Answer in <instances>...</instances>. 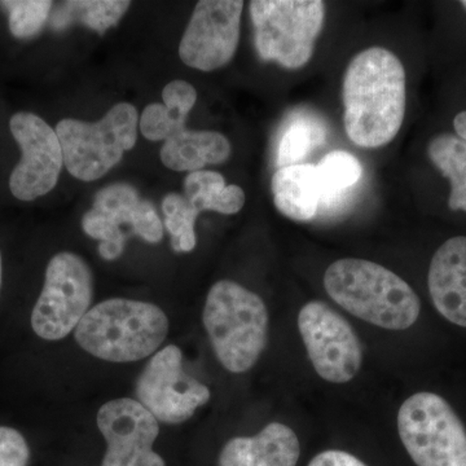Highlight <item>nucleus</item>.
<instances>
[{
	"label": "nucleus",
	"instance_id": "obj_22",
	"mask_svg": "<svg viewBox=\"0 0 466 466\" xmlns=\"http://www.w3.org/2000/svg\"><path fill=\"white\" fill-rule=\"evenodd\" d=\"M325 137L327 131L317 116L299 113L289 119L279 142L278 168L300 164L312 149L323 146Z\"/></svg>",
	"mask_w": 466,
	"mask_h": 466
},
{
	"label": "nucleus",
	"instance_id": "obj_5",
	"mask_svg": "<svg viewBox=\"0 0 466 466\" xmlns=\"http://www.w3.org/2000/svg\"><path fill=\"white\" fill-rule=\"evenodd\" d=\"M139 115L128 103L113 106L100 121L61 119L56 128L64 165L70 175L84 182L100 179L116 167L137 140Z\"/></svg>",
	"mask_w": 466,
	"mask_h": 466
},
{
	"label": "nucleus",
	"instance_id": "obj_6",
	"mask_svg": "<svg viewBox=\"0 0 466 466\" xmlns=\"http://www.w3.org/2000/svg\"><path fill=\"white\" fill-rule=\"evenodd\" d=\"M254 42L263 61L285 69H300L311 60L323 30L325 3L320 0H254L250 2Z\"/></svg>",
	"mask_w": 466,
	"mask_h": 466
},
{
	"label": "nucleus",
	"instance_id": "obj_25",
	"mask_svg": "<svg viewBox=\"0 0 466 466\" xmlns=\"http://www.w3.org/2000/svg\"><path fill=\"white\" fill-rule=\"evenodd\" d=\"M142 201L139 192L131 184L115 183L97 192L92 208L108 217L118 227L133 228Z\"/></svg>",
	"mask_w": 466,
	"mask_h": 466
},
{
	"label": "nucleus",
	"instance_id": "obj_30",
	"mask_svg": "<svg viewBox=\"0 0 466 466\" xmlns=\"http://www.w3.org/2000/svg\"><path fill=\"white\" fill-rule=\"evenodd\" d=\"M309 466H367L363 461L345 451L329 450L319 453Z\"/></svg>",
	"mask_w": 466,
	"mask_h": 466
},
{
	"label": "nucleus",
	"instance_id": "obj_3",
	"mask_svg": "<svg viewBox=\"0 0 466 466\" xmlns=\"http://www.w3.org/2000/svg\"><path fill=\"white\" fill-rule=\"evenodd\" d=\"M168 319L153 303L110 299L91 308L75 330L79 348L110 363H133L155 355L167 339Z\"/></svg>",
	"mask_w": 466,
	"mask_h": 466
},
{
	"label": "nucleus",
	"instance_id": "obj_13",
	"mask_svg": "<svg viewBox=\"0 0 466 466\" xmlns=\"http://www.w3.org/2000/svg\"><path fill=\"white\" fill-rule=\"evenodd\" d=\"M97 428L108 446L101 466H167L153 450L158 420L137 400L106 401L97 413Z\"/></svg>",
	"mask_w": 466,
	"mask_h": 466
},
{
	"label": "nucleus",
	"instance_id": "obj_12",
	"mask_svg": "<svg viewBox=\"0 0 466 466\" xmlns=\"http://www.w3.org/2000/svg\"><path fill=\"white\" fill-rule=\"evenodd\" d=\"M242 9L238 0L198 2L180 42V60L201 72L227 66L238 51Z\"/></svg>",
	"mask_w": 466,
	"mask_h": 466
},
{
	"label": "nucleus",
	"instance_id": "obj_11",
	"mask_svg": "<svg viewBox=\"0 0 466 466\" xmlns=\"http://www.w3.org/2000/svg\"><path fill=\"white\" fill-rule=\"evenodd\" d=\"M299 328L314 370L325 381H351L363 363V349L351 325L327 303L300 309Z\"/></svg>",
	"mask_w": 466,
	"mask_h": 466
},
{
	"label": "nucleus",
	"instance_id": "obj_9",
	"mask_svg": "<svg viewBox=\"0 0 466 466\" xmlns=\"http://www.w3.org/2000/svg\"><path fill=\"white\" fill-rule=\"evenodd\" d=\"M137 400L158 422L177 425L188 421L210 400V390L183 368L182 350L175 345L158 350L135 383Z\"/></svg>",
	"mask_w": 466,
	"mask_h": 466
},
{
	"label": "nucleus",
	"instance_id": "obj_20",
	"mask_svg": "<svg viewBox=\"0 0 466 466\" xmlns=\"http://www.w3.org/2000/svg\"><path fill=\"white\" fill-rule=\"evenodd\" d=\"M428 156L450 180L449 208L466 213V142L456 134L437 135L429 143Z\"/></svg>",
	"mask_w": 466,
	"mask_h": 466
},
{
	"label": "nucleus",
	"instance_id": "obj_27",
	"mask_svg": "<svg viewBox=\"0 0 466 466\" xmlns=\"http://www.w3.org/2000/svg\"><path fill=\"white\" fill-rule=\"evenodd\" d=\"M130 5V2H116V0L66 3L67 7L75 11L76 17H78L86 26L100 34L115 26Z\"/></svg>",
	"mask_w": 466,
	"mask_h": 466
},
{
	"label": "nucleus",
	"instance_id": "obj_4",
	"mask_svg": "<svg viewBox=\"0 0 466 466\" xmlns=\"http://www.w3.org/2000/svg\"><path fill=\"white\" fill-rule=\"evenodd\" d=\"M202 321L225 370L244 373L256 366L268 341V311L258 294L235 281H218L208 290Z\"/></svg>",
	"mask_w": 466,
	"mask_h": 466
},
{
	"label": "nucleus",
	"instance_id": "obj_19",
	"mask_svg": "<svg viewBox=\"0 0 466 466\" xmlns=\"http://www.w3.org/2000/svg\"><path fill=\"white\" fill-rule=\"evenodd\" d=\"M184 191L193 208L201 211H217L225 216L238 213L244 208L245 192L236 184L227 186L225 177L217 171H193L184 180Z\"/></svg>",
	"mask_w": 466,
	"mask_h": 466
},
{
	"label": "nucleus",
	"instance_id": "obj_23",
	"mask_svg": "<svg viewBox=\"0 0 466 466\" xmlns=\"http://www.w3.org/2000/svg\"><path fill=\"white\" fill-rule=\"evenodd\" d=\"M165 214V228L170 233L171 247L177 253H188L196 248V219L200 216L179 193H168L162 202Z\"/></svg>",
	"mask_w": 466,
	"mask_h": 466
},
{
	"label": "nucleus",
	"instance_id": "obj_18",
	"mask_svg": "<svg viewBox=\"0 0 466 466\" xmlns=\"http://www.w3.org/2000/svg\"><path fill=\"white\" fill-rule=\"evenodd\" d=\"M164 104H150L144 109L139 127L150 142L171 139L186 130L187 116L198 101V91L188 82L175 79L162 91Z\"/></svg>",
	"mask_w": 466,
	"mask_h": 466
},
{
	"label": "nucleus",
	"instance_id": "obj_21",
	"mask_svg": "<svg viewBox=\"0 0 466 466\" xmlns=\"http://www.w3.org/2000/svg\"><path fill=\"white\" fill-rule=\"evenodd\" d=\"M321 189V205L332 208L341 201L363 177V167L359 159L345 150H333L324 156L317 165Z\"/></svg>",
	"mask_w": 466,
	"mask_h": 466
},
{
	"label": "nucleus",
	"instance_id": "obj_31",
	"mask_svg": "<svg viewBox=\"0 0 466 466\" xmlns=\"http://www.w3.org/2000/svg\"><path fill=\"white\" fill-rule=\"evenodd\" d=\"M453 128H455V134L466 142V110L460 112L455 116V119H453Z\"/></svg>",
	"mask_w": 466,
	"mask_h": 466
},
{
	"label": "nucleus",
	"instance_id": "obj_29",
	"mask_svg": "<svg viewBox=\"0 0 466 466\" xmlns=\"http://www.w3.org/2000/svg\"><path fill=\"white\" fill-rule=\"evenodd\" d=\"M134 235L149 244H158L164 238V223L152 202L142 201L133 226Z\"/></svg>",
	"mask_w": 466,
	"mask_h": 466
},
{
	"label": "nucleus",
	"instance_id": "obj_10",
	"mask_svg": "<svg viewBox=\"0 0 466 466\" xmlns=\"http://www.w3.org/2000/svg\"><path fill=\"white\" fill-rule=\"evenodd\" d=\"M8 126L20 149V158L9 174V192L18 201L38 200L56 187L64 167L56 130L27 110L12 115Z\"/></svg>",
	"mask_w": 466,
	"mask_h": 466
},
{
	"label": "nucleus",
	"instance_id": "obj_33",
	"mask_svg": "<svg viewBox=\"0 0 466 466\" xmlns=\"http://www.w3.org/2000/svg\"><path fill=\"white\" fill-rule=\"evenodd\" d=\"M460 5H461L462 7H464L466 9V0H462V2L460 3Z\"/></svg>",
	"mask_w": 466,
	"mask_h": 466
},
{
	"label": "nucleus",
	"instance_id": "obj_7",
	"mask_svg": "<svg viewBox=\"0 0 466 466\" xmlns=\"http://www.w3.org/2000/svg\"><path fill=\"white\" fill-rule=\"evenodd\" d=\"M398 431L417 466H466V429L449 401L416 392L401 404Z\"/></svg>",
	"mask_w": 466,
	"mask_h": 466
},
{
	"label": "nucleus",
	"instance_id": "obj_24",
	"mask_svg": "<svg viewBox=\"0 0 466 466\" xmlns=\"http://www.w3.org/2000/svg\"><path fill=\"white\" fill-rule=\"evenodd\" d=\"M52 5L54 2L50 0L0 2V8L7 14L9 33L21 41L35 38L45 29L50 18Z\"/></svg>",
	"mask_w": 466,
	"mask_h": 466
},
{
	"label": "nucleus",
	"instance_id": "obj_14",
	"mask_svg": "<svg viewBox=\"0 0 466 466\" xmlns=\"http://www.w3.org/2000/svg\"><path fill=\"white\" fill-rule=\"evenodd\" d=\"M428 287L441 317L466 328V236H455L438 248L429 267Z\"/></svg>",
	"mask_w": 466,
	"mask_h": 466
},
{
	"label": "nucleus",
	"instance_id": "obj_28",
	"mask_svg": "<svg viewBox=\"0 0 466 466\" xmlns=\"http://www.w3.org/2000/svg\"><path fill=\"white\" fill-rule=\"evenodd\" d=\"M30 449L20 431L0 426V466H27Z\"/></svg>",
	"mask_w": 466,
	"mask_h": 466
},
{
	"label": "nucleus",
	"instance_id": "obj_26",
	"mask_svg": "<svg viewBox=\"0 0 466 466\" xmlns=\"http://www.w3.org/2000/svg\"><path fill=\"white\" fill-rule=\"evenodd\" d=\"M82 228L86 235L99 240L101 258L116 260L124 254L126 235L121 227L100 211L91 208L82 218Z\"/></svg>",
	"mask_w": 466,
	"mask_h": 466
},
{
	"label": "nucleus",
	"instance_id": "obj_16",
	"mask_svg": "<svg viewBox=\"0 0 466 466\" xmlns=\"http://www.w3.org/2000/svg\"><path fill=\"white\" fill-rule=\"evenodd\" d=\"M275 207L297 222H309L318 216L321 189L317 165L299 164L278 168L272 177Z\"/></svg>",
	"mask_w": 466,
	"mask_h": 466
},
{
	"label": "nucleus",
	"instance_id": "obj_17",
	"mask_svg": "<svg viewBox=\"0 0 466 466\" xmlns=\"http://www.w3.org/2000/svg\"><path fill=\"white\" fill-rule=\"evenodd\" d=\"M231 144L217 131L184 130L165 142L161 161L174 171H200L207 165H219L231 156Z\"/></svg>",
	"mask_w": 466,
	"mask_h": 466
},
{
	"label": "nucleus",
	"instance_id": "obj_15",
	"mask_svg": "<svg viewBox=\"0 0 466 466\" xmlns=\"http://www.w3.org/2000/svg\"><path fill=\"white\" fill-rule=\"evenodd\" d=\"M299 455L297 434L289 426L271 422L254 437L227 441L219 455V466H296Z\"/></svg>",
	"mask_w": 466,
	"mask_h": 466
},
{
	"label": "nucleus",
	"instance_id": "obj_8",
	"mask_svg": "<svg viewBox=\"0 0 466 466\" xmlns=\"http://www.w3.org/2000/svg\"><path fill=\"white\" fill-rule=\"evenodd\" d=\"M94 276L84 258L69 251L52 257L32 312V328L46 341L69 336L91 309Z\"/></svg>",
	"mask_w": 466,
	"mask_h": 466
},
{
	"label": "nucleus",
	"instance_id": "obj_2",
	"mask_svg": "<svg viewBox=\"0 0 466 466\" xmlns=\"http://www.w3.org/2000/svg\"><path fill=\"white\" fill-rule=\"evenodd\" d=\"M328 296L355 318L389 330H406L416 323L421 302L400 276L379 263L345 258L328 267Z\"/></svg>",
	"mask_w": 466,
	"mask_h": 466
},
{
	"label": "nucleus",
	"instance_id": "obj_32",
	"mask_svg": "<svg viewBox=\"0 0 466 466\" xmlns=\"http://www.w3.org/2000/svg\"><path fill=\"white\" fill-rule=\"evenodd\" d=\"M2 283H3V259H2V253H0V289H2Z\"/></svg>",
	"mask_w": 466,
	"mask_h": 466
},
{
	"label": "nucleus",
	"instance_id": "obj_1",
	"mask_svg": "<svg viewBox=\"0 0 466 466\" xmlns=\"http://www.w3.org/2000/svg\"><path fill=\"white\" fill-rule=\"evenodd\" d=\"M343 124L352 143L380 148L394 140L406 116V70L400 58L370 47L350 61L343 78Z\"/></svg>",
	"mask_w": 466,
	"mask_h": 466
}]
</instances>
